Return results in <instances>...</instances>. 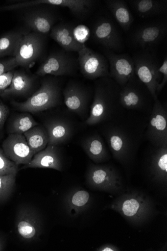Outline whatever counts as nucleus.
I'll return each mask as SVG.
<instances>
[{
  "label": "nucleus",
  "instance_id": "f704fd0d",
  "mask_svg": "<svg viewBox=\"0 0 167 251\" xmlns=\"http://www.w3.org/2000/svg\"><path fill=\"white\" fill-rule=\"evenodd\" d=\"M158 72L160 74L163 75V80L162 82L159 84L157 90L156 94L158 95L162 89L164 87L167 82V58L165 57V60L162 66L159 68Z\"/></svg>",
  "mask_w": 167,
  "mask_h": 251
},
{
  "label": "nucleus",
  "instance_id": "c756f323",
  "mask_svg": "<svg viewBox=\"0 0 167 251\" xmlns=\"http://www.w3.org/2000/svg\"><path fill=\"white\" fill-rule=\"evenodd\" d=\"M18 166L8 158L2 148L0 147V176H17L19 171Z\"/></svg>",
  "mask_w": 167,
  "mask_h": 251
},
{
  "label": "nucleus",
  "instance_id": "bb28decb",
  "mask_svg": "<svg viewBox=\"0 0 167 251\" xmlns=\"http://www.w3.org/2000/svg\"><path fill=\"white\" fill-rule=\"evenodd\" d=\"M153 171L156 177L166 179L167 174V152L166 147H163L155 155L153 162Z\"/></svg>",
  "mask_w": 167,
  "mask_h": 251
},
{
  "label": "nucleus",
  "instance_id": "4468645a",
  "mask_svg": "<svg viewBox=\"0 0 167 251\" xmlns=\"http://www.w3.org/2000/svg\"><path fill=\"white\" fill-rule=\"evenodd\" d=\"M29 168L51 169L61 171L62 162L56 146L48 145L44 150L35 154L31 161L22 169Z\"/></svg>",
  "mask_w": 167,
  "mask_h": 251
},
{
  "label": "nucleus",
  "instance_id": "2f4dec72",
  "mask_svg": "<svg viewBox=\"0 0 167 251\" xmlns=\"http://www.w3.org/2000/svg\"><path fill=\"white\" fill-rule=\"evenodd\" d=\"M90 195L84 190H79L75 192L70 199V205L76 209L84 207L88 203Z\"/></svg>",
  "mask_w": 167,
  "mask_h": 251
},
{
  "label": "nucleus",
  "instance_id": "7ed1b4c3",
  "mask_svg": "<svg viewBox=\"0 0 167 251\" xmlns=\"http://www.w3.org/2000/svg\"><path fill=\"white\" fill-rule=\"evenodd\" d=\"M44 35L35 32L23 36L15 57L18 66L29 70L41 55L44 47Z\"/></svg>",
  "mask_w": 167,
  "mask_h": 251
},
{
  "label": "nucleus",
  "instance_id": "20e7f679",
  "mask_svg": "<svg viewBox=\"0 0 167 251\" xmlns=\"http://www.w3.org/2000/svg\"><path fill=\"white\" fill-rule=\"evenodd\" d=\"M78 54L80 71L85 78L93 80L109 75L108 63L102 55L87 48L85 45Z\"/></svg>",
  "mask_w": 167,
  "mask_h": 251
},
{
  "label": "nucleus",
  "instance_id": "a878e982",
  "mask_svg": "<svg viewBox=\"0 0 167 251\" xmlns=\"http://www.w3.org/2000/svg\"><path fill=\"white\" fill-rule=\"evenodd\" d=\"M110 147L115 156L120 158L126 152L127 143L124 136L118 131H112L108 136Z\"/></svg>",
  "mask_w": 167,
  "mask_h": 251
},
{
  "label": "nucleus",
  "instance_id": "aec40b11",
  "mask_svg": "<svg viewBox=\"0 0 167 251\" xmlns=\"http://www.w3.org/2000/svg\"><path fill=\"white\" fill-rule=\"evenodd\" d=\"M27 33L25 30L14 31L0 37V58L15 57L23 37Z\"/></svg>",
  "mask_w": 167,
  "mask_h": 251
},
{
  "label": "nucleus",
  "instance_id": "5701e85b",
  "mask_svg": "<svg viewBox=\"0 0 167 251\" xmlns=\"http://www.w3.org/2000/svg\"><path fill=\"white\" fill-rule=\"evenodd\" d=\"M39 125L30 113L23 112L17 113L11 118L7 126V132L10 134H23L33 127Z\"/></svg>",
  "mask_w": 167,
  "mask_h": 251
},
{
  "label": "nucleus",
  "instance_id": "6ab92c4d",
  "mask_svg": "<svg viewBox=\"0 0 167 251\" xmlns=\"http://www.w3.org/2000/svg\"><path fill=\"white\" fill-rule=\"evenodd\" d=\"M107 98L104 89L97 88L95 90L94 101L91 106L90 115L86 122L87 125H96L104 120L108 105Z\"/></svg>",
  "mask_w": 167,
  "mask_h": 251
},
{
  "label": "nucleus",
  "instance_id": "0eeeda50",
  "mask_svg": "<svg viewBox=\"0 0 167 251\" xmlns=\"http://www.w3.org/2000/svg\"><path fill=\"white\" fill-rule=\"evenodd\" d=\"M135 74L149 90L153 99H158L157 88L160 76L159 68L152 59L147 56H139L133 59Z\"/></svg>",
  "mask_w": 167,
  "mask_h": 251
},
{
  "label": "nucleus",
  "instance_id": "c85d7f7f",
  "mask_svg": "<svg viewBox=\"0 0 167 251\" xmlns=\"http://www.w3.org/2000/svg\"><path fill=\"white\" fill-rule=\"evenodd\" d=\"M120 102L125 108H137L142 103V98L136 90L127 87L120 94Z\"/></svg>",
  "mask_w": 167,
  "mask_h": 251
},
{
  "label": "nucleus",
  "instance_id": "4c0bfd02",
  "mask_svg": "<svg viewBox=\"0 0 167 251\" xmlns=\"http://www.w3.org/2000/svg\"><path fill=\"white\" fill-rule=\"evenodd\" d=\"M102 251H114V250L112 248L107 247V248H104Z\"/></svg>",
  "mask_w": 167,
  "mask_h": 251
},
{
  "label": "nucleus",
  "instance_id": "dca6fc26",
  "mask_svg": "<svg viewBox=\"0 0 167 251\" xmlns=\"http://www.w3.org/2000/svg\"><path fill=\"white\" fill-rule=\"evenodd\" d=\"M166 23H160L142 27L134 36V43L139 47L144 48L157 43L167 33Z\"/></svg>",
  "mask_w": 167,
  "mask_h": 251
},
{
  "label": "nucleus",
  "instance_id": "412c9836",
  "mask_svg": "<svg viewBox=\"0 0 167 251\" xmlns=\"http://www.w3.org/2000/svg\"><path fill=\"white\" fill-rule=\"evenodd\" d=\"M106 3L119 25L124 30H129L133 22V17L125 1L108 0Z\"/></svg>",
  "mask_w": 167,
  "mask_h": 251
},
{
  "label": "nucleus",
  "instance_id": "72a5a7b5",
  "mask_svg": "<svg viewBox=\"0 0 167 251\" xmlns=\"http://www.w3.org/2000/svg\"><path fill=\"white\" fill-rule=\"evenodd\" d=\"M15 72V71L14 70L0 75V93L10 86Z\"/></svg>",
  "mask_w": 167,
  "mask_h": 251
},
{
  "label": "nucleus",
  "instance_id": "a211bd4d",
  "mask_svg": "<svg viewBox=\"0 0 167 251\" xmlns=\"http://www.w3.org/2000/svg\"><path fill=\"white\" fill-rule=\"evenodd\" d=\"M44 126L48 135V145L56 146L67 141L71 135V126L65 121L53 119L46 122Z\"/></svg>",
  "mask_w": 167,
  "mask_h": 251
},
{
  "label": "nucleus",
  "instance_id": "7c9ffc66",
  "mask_svg": "<svg viewBox=\"0 0 167 251\" xmlns=\"http://www.w3.org/2000/svg\"><path fill=\"white\" fill-rule=\"evenodd\" d=\"M142 206L140 201L134 198H131L125 200L122 202L121 211L126 217L134 218L140 213Z\"/></svg>",
  "mask_w": 167,
  "mask_h": 251
},
{
  "label": "nucleus",
  "instance_id": "39448f33",
  "mask_svg": "<svg viewBox=\"0 0 167 251\" xmlns=\"http://www.w3.org/2000/svg\"><path fill=\"white\" fill-rule=\"evenodd\" d=\"M6 155L17 165L29 164L34 154L25 137L22 134H10L2 144Z\"/></svg>",
  "mask_w": 167,
  "mask_h": 251
},
{
  "label": "nucleus",
  "instance_id": "473e14b6",
  "mask_svg": "<svg viewBox=\"0 0 167 251\" xmlns=\"http://www.w3.org/2000/svg\"><path fill=\"white\" fill-rule=\"evenodd\" d=\"M15 57L0 60V75L18 67Z\"/></svg>",
  "mask_w": 167,
  "mask_h": 251
},
{
  "label": "nucleus",
  "instance_id": "cd10ccee",
  "mask_svg": "<svg viewBox=\"0 0 167 251\" xmlns=\"http://www.w3.org/2000/svg\"><path fill=\"white\" fill-rule=\"evenodd\" d=\"M16 176H0V203L7 201L13 193Z\"/></svg>",
  "mask_w": 167,
  "mask_h": 251
},
{
  "label": "nucleus",
  "instance_id": "f3484780",
  "mask_svg": "<svg viewBox=\"0 0 167 251\" xmlns=\"http://www.w3.org/2000/svg\"><path fill=\"white\" fill-rule=\"evenodd\" d=\"M87 179L89 183L95 187L115 186L119 178L114 170L105 166H92L88 170Z\"/></svg>",
  "mask_w": 167,
  "mask_h": 251
},
{
  "label": "nucleus",
  "instance_id": "4be33fe9",
  "mask_svg": "<svg viewBox=\"0 0 167 251\" xmlns=\"http://www.w3.org/2000/svg\"><path fill=\"white\" fill-rule=\"evenodd\" d=\"M129 2L138 14L142 17L160 14L167 10V1L133 0Z\"/></svg>",
  "mask_w": 167,
  "mask_h": 251
},
{
  "label": "nucleus",
  "instance_id": "9d476101",
  "mask_svg": "<svg viewBox=\"0 0 167 251\" xmlns=\"http://www.w3.org/2000/svg\"><path fill=\"white\" fill-rule=\"evenodd\" d=\"M24 19L27 27L33 32L43 35L51 31L55 22V18L51 12L42 9L27 11Z\"/></svg>",
  "mask_w": 167,
  "mask_h": 251
},
{
  "label": "nucleus",
  "instance_id": "9b49d317",
  "mask_svg": "<svg viewBox=\"0 0 167 251\" xmlns=\"http://www.w3.org/2000/svg\"><path fill=\"white\" fill-rule=\"evenodd\" d=\"M35 78L24 71H15L10 86L0 93V97H27L34 87Z\"/></svg>",
  "mask_w": 167,
  "mask_h": 251
},
{
  "label": "nucleus",
  "instance_id": "393cba45",
  "mask_svg": "<svg viewBox=\"0 0 167 251\" xmlns=\"http://www.w3.org/2000/svg\"><path fill=\"white\" fill-rule=\"evenodd\" d=\"M83 147L89 157L95 163L104 161L107 155L105 146L99 135H94L86 140Z\"/></svg>",
  "mask_w": 167,
  "mask_h": 251
},
{
  "label": "nucleus",
  "instance_id": "2eb2a0df",
  "mask_svg": "<svg viewBox=\"0 0 167 251\" xmlns=\"http://www.w3.org/2000/svg\"><path fill=\"white\" fill-rule=\"evenodd\" d=\"M50 37L68 52H78L84 45L76 39L72 27L63 23L53 26Z\"/></svg>",
  "mask_w": 167,
  "mask_h": 251
},
{
  "label": "nucleus",
  "instance_id": "f257e3e1",
  "mask_svg": "<svg viewBox=\"0 0 167 251\" xmlns=\"http://www.w3.org/2000/svg\"><path fill=\"white\" fill-rule=\"evenodd\" d=\"M61 102V88L55 79L44 80L40 88L26 101L12 100L11 104L17 110L37 113L57 106Z\"/></svg>",
  "mask_w": 167,
  "mask_h": 251
},
{
  "label": "nucleus",
  "instance_id": "ddd939ff",
  "mask_svg": "<svg viewBox=\"0 0 167 251\" xmlns=\"http://www.w3.org/2000/svg\"><path fill=\"white\" fill-rule=\"evenodd\" d=\"M94 37L103 47L109 50L120 49L121 42L114 25L107 20L98 21L93 28Z\"/></svg>",
  "mask_w": 167,
  "mask_h": 251
},
{
  "label": "nucleus",
  "instance_id": "1a4fd4ad",
  "mask_svg": "<svg viewBox=\"0 0 167 251\" xmlns=\"http://www.w3.org/2000/svg\"><path fill=\"white\" fill-rule=\"evenodd\" d=\"M106 55L110 63V75L119 84L124 86L133 79L135 74L133 59L111 51H107Z\"/></svg>",
  "mask_w": 167,
  "mask_h": 251
},
{
  "label": "nucleus",
  "instance_id": "423d86ee",
  "mask_svg": "<svg viewBox=\"0 0 167 251\" xmlns=\"http://www.w3.org/2000/svg\"><path fill=\"white\" fill-rule=\"evenodd\" d=\"M15 226L18 235L26 241L36 240L42 232L39 216L35 211L28 208H23L18 211Z\"/></svg>",
  "mask_w": 167,
  "mask_h": 251
},
{
  "label": "nucleus",
  "instance_id": "f03ea898",
  "mask_svg": "<svg viewBox=\"0 0 167 251\" xmlns=\"http://www.w3.org/2000/svg\"><path fill=\"white\" fill-rule=\"evenodd\" d=\"M78 62L63 51L51 53L41 64L36 73L37 75L56 76L72 75L77 70Z\"/></svg>",
  "mask_w": 167,
  "mask_h": 251
},
{
  "label": "nucleus",
  "instance_id": "6e6552de",
  "mask_svg": "<svg viewBox=\"0 0 167 251\" xmlns=\"http://www.w3.org/2000/svg\"><path fill=\"white\" fill-rule=\"evenodd\" d=\"M148 138L156 144L166 147L167 142V111L157 99L155 104L148 126Z\"/></svg>",
  "mask_w": 167,
  "mask_h": 251
},
{
  "label": "nucleus",
  "instance_id": "e433bc0d",
  "mask_svg": "<svg viewBox=\"0 0 167 251\" xmlns=\"http://www.w3.org/2000/svg\"><path fill=\"white\" fill-rule=\"evenodd\" d=\"M4 249V243L3 241L0 238V251H3Z\"/></svg>",
  "mask_w": 167,
  "mask_h": 251
},
{
  "label": "nucleus",
  "instance_id": "b1692460",
  "mask_svg": "<svg viewBox=\"0 0 167 251\" xmlns=\"http://www.w3.org/2000/svg\"><path fill=\"white\" fill-rule=\"evenodd\" d=\"M23 134L34 155L48 145V135L44 126L38 125Z\"/></svg>",
  "mask_w": 167,
  "mask_h": 251
},
{
  "label": "nucleus",
  "instance_id": "f8f14e48",
  "mask_svg": "<svg viewBox=\"0 0 167 251\" xmlns=\"http://www.w3.org/2000/svg\"><path fill=\"white\" fill-rule=\"evenodd\" d=\"M63 95L69 110L79 116L84 115L88 103V94L84 89L76 83H70L64 89Z\"/></svg>",
  "mask_w": 167,
  "mask_h": 251
},
{
  "label": "nucleus",
  "instance_id": "c9c22d12",
  "mask_svg": "<svg viewBox=\"0 0 167 251\" xmlns=\"http://www.w3.org/2000/svg\"><path fill=\"white\" fill-rule=\"evenodd\" d=\"M9 113V107L0 100V133L2 131Z\"/></svg>",
  "mask_w": 167,
  "mask_h": 251
}]
</instances>
